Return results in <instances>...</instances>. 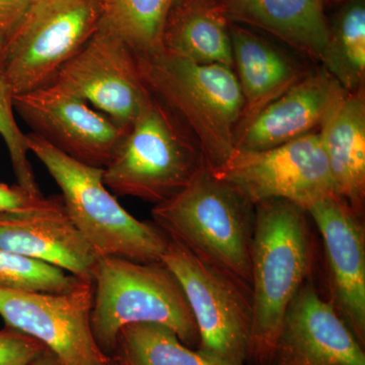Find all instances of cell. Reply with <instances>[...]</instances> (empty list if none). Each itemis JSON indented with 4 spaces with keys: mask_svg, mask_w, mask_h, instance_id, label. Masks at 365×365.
Listing matches in <instances>:
<instances>
[{
    "mask_svg": "<svg viewBox=\"0 0 365 365\" xmlns=\"http://www.w3.org/2000/svg\"><path fill=\"white\" fill-rule=\"evenodd\" d=\"M32 365H66L61 361V359L57 356L51 350L46 348L44 351L41 353L39 356L35 359Z\"/></svg>",
    "mask_w": 365,
    "mask_h": 365,
    "instance_id": "f1b7e54d",
    "label": "cell"
},
{
    "mask_svg": "<svg viewBox=\"0 0 365 365\" xmlns=\"http://www.w3.org/2000/svg\"><path fill=\"white\" fill-rule=\"evenodd\" d=\"M307 209L272 199L255 205L249 362L269 365L288 306L313 270L314 245Z\"/></svg>",
    "mask_w": 365,
    "mask_h": 365,
    "instance_id": "6da1fadb",
    "label": "cell"
},
{
    "mask_svg": "<svg viewBox=\"0 0 365 365\" xmlns=\"http://www.w3.org/2000/svg\"><path fill=\"white\" fill-rule=\"evenodd\" d=\"M217 4L230 23L266 31L323 66L331 34L326 0H217Z\"/></svg>",
    "mask_w": 365,
    "mask_h": 365,
    "instance_id": "ac0fdd59",
    "label": "cell"
},
{
    "mask_svg": "<svg viewBox=\"0 0 365 365\" xmlns=\"http://www.w3.org/2000/svg\"><path fill=\"white\" fill-rule=\"evenodd\" d=\"M93 279L91 333L108 356L114 353L120 330L132 324L168 327L182 343L196 349L195 319L179 280L163 262L101 257Z\"/></svg>",
    "mask_w": 365,
    "mask_h": 365,
    "instance_id": "277c9868",
    "label": "cell"
},
{
    "mask_svg": "<svg viewBox=\"0 0 365 365\" xmlns=\"http://www.w3.org/2000/svg\"><path fill=\"white\" fill-rule=\"evenodd\" d=\"M327 1H331V2H342V1H348V0H326Z\"/></svg>",
    "mask_w": 365,
    "mask_h": 365,
    "instance_id": "4dcf8cb0",
    "label": "cell"
},
{
    "mask_svg": "<svg viewBox=\"0 0 365 365\" xmlns=\"http://www.w3.org/2000/svg\"><path fill=\"white\" fill-rule=\"evenodd\" d=\"M269 365H365L364 347L312 277L287 307Z\"/></svg>",
    "mask_w": 365,
    "mask_h": 365,
    "instance_id": "5bb4252c",
    "label": "cell"
},
{
    "mask_svg": "<svg viewBox=\"0 0 365 365\" xmlns=\"http://www.w3.org/2000/svg\"><path fill=\"white\" fill-rule=\"evenodd\" d=\"M204 165L186 125L150 93L105 168L103 181L117 196L155 205L179 193Z\"/></svg>",
    "mask_w": 365,
    "mask_h": 365,
    "instance_id": "8992f818",
    "label": "cell"
},
{
    "mask_svg": "<svg viewBox=\"0 0 365 365\" xmlns=\"http://www.w3.org/2000/svg\"><path fill=\"white\" fill-rule=\"evenodd\" d=\"M49 85L93 105L125 130L150 96L135 53L102 21Z\"/></svg>",
    "mask_w": 365,
    "mask_h": 365,
    "instance_id": "30bf717a",
    "label": "cell"
},
{
    "mask_svg": "<svg viewBox=\"0 0 365 365\" xmlns=\"http://www.w3.org/2000/svg\"><path fill=\"white\" fill-rule=\"evenodd\" d=\"M26 135L29 151L61 189L69 217L98 258L162 262L169 237L155 222H140L120 205L103 181L104 169L74 160L32 132Z\"/></svg>",
    "mask_w": 365,
    "mask_h": 365,
    "instance_id": "5b68a950",
    "label": "cell"
},
{
    "mask_svg": "<svg viewBox=\"0 0 365 365\" xmlns=\"http://www.w3.org/2000/svg\"><path fill=\"white\" fill-rule=\"evenodd\" d=\"M33 1H36V0H32V2H33Z\"/></svg>",
    "mask_w": 365,
    "mask_h": 365,
    "instance_id": "836d02e7",
    "label": "cell"
},
{
    "mask_svg": "<svg viewBox=\"0 0 365 365\" xmlns=\"http://www.w3.org/2000/svg\"><path fill=\"white\" fill-rule=\"evenodd\" d=\"M163 51L234 69L230 23L217 0H180L165 26Z\"/></svg>",
    "mask_w": 365,
    "mask_h": 365,
    "instance_id": "ffe728a7",
    "label": "cell"
},
{
    "mask_svg": "<svg viewBox=\"0 0 365 365\" xmlns=\"http://www.w3.org/2000/svg\"><path fill=\"white\" fill-rule=\"evenodd\" d=\"M151 215L170 240L251 288L255 205L206 165Z\"/></svg>",
    "mask_w": 365,
    "mask_h": 365,
    "instance_id": "7a4b0ae2",
    "label": "cell"
},
{
    "mask_svg": "<svg viewBox=\"0 0 365 365\" xmlns=\"http://www.w3.org/2000/svg\"><path fill=\"white\" fill-rule=\"evenodd\" d=\"M0 249L93 279L98 256L72 222L62 197L43 207L0 213Z\"/></svg>",
    "mask_w": 365,
    "mask_h": 365,
    "instance_id": "9a60e30c",
    "label": "cell"
},
{
    "mask_svg": "<svg viewBox=\"0 0 365 365\" xmlns=\"http://www.w3.org/2000/svg\"><path fill=\"white\" fill-rule=\"evenodd\" d=\"M343 90L323 66L307 73L237 134L235 151L268 150L316 132Z\"/></svg>",
    "mask_w": 365,
    "mask_h": 365,
    "instance_id": "2e32d148",
    "label": "cell"
},
{
    "mask_svg": "<svg viewBox=\"0 0 365 365\" xmlns=\"http://www.w3.org/2000/svg\"><path fill=\"white\" fill-rule=\"evenodd\" d=\"M32 0H0V44H6L23 21Z\"/></svg>",
    "mask_w": 365,
    "mask_h": 365,
    "instance_id": "83f0119b",
    "label": "cell"
},
{
    "mask_svg": "<svg viewBox=\"0 0 365 365\" xmlns=\"http://www.w3.org/2000/svg\"><path fill=\"white\" fill-rule=\"evenodd\" d=\"M335 194L360 215L365 202V91L343 90L319 127Z\"/></svg>",
    "mask_w": 365,
    "mask_h": 365,
    "instance_id": "e0dca14e",
    "label": "cell"
},
{
    "mask_svg": "<svg viewBox=\"0 0 365 365\" xmlns=\"http://www.w3.org/2000/svg\"><path fill=\"white\" fill-rule=\"evenodd\" d=\"M45 349L39 341L14 329L0 330V365H32Z\"/></svg>",
    "mask_w": 365,
    "mask_h": 365,
    "instance_id": "484cf974",
    "label": "cell"
},
{
    "mask_svg": "<svg viewBox=\"0 0 365 365\" xmlns=\"http://www.w3.org/2000/svg\"><path fill=\"white\" fill-rule=\"evenodd\" d=\"M0 136L4 138L11 157L18 185L33 194H42L29 160L26 135L21 132L14 117V93L0 72Z\"/></svg>",
    "mask_w": 365,
    "mask_h": 365,
    "instance_id": "d4e9b609",
    "label": "cell"
},
{
    "mask_svg": "<svg viewBox=\"0 0 365 365\" xmlns=\"http://www.w3.org/2000/svg\"><path fill=\"white\" fill-rule=\"evenodd\" d=\"M184 1H198V0H184Z\"/></svg>",
    "mask_w": 365,
    "mask_h": 365,
    "instance_id": "1f68e13d",
    "label": "cell"
},
{
    "mask_svg": "<svg viewBox=\"0 0 365 365\" xmlns=\"http://www.w3.org/2000/svg\"><path fill=\"white\" fill-rule=\"evenodd\" d=\"M102 21L100 0H36L2 47L0 72L14 95L49 85Z\"/></svg>",
    "mask_w": 365,
    "mask_h": 365,
    "instance_id": "52a82bcc",
    "label": "cell"
},
{
    "mask_svg": "<svg viewBox=\"0 0 365 365\" xmlns=\"http://www.w3.org/2000/svg\"><path fill=\"white\" fill-rule=\"evenodd\" d=\"M93 294L91 279L60 294L0 287V316L6 327L39 341L66 365H113L91 333Z\"/></svg>",
    "mask_w": 365,
    "mask_h": 365,
    "instance_id": "8fae6325",
    "label": "cell"
},
{
    "mask_svg": "<svg viewBox=\"0 0 365 365\" xmlns=\"http://www.w3.org/2000/svg\"><path fill=\"white\" fill-rule=\"evenodd\" d=\"M14 111L54 148L88 165L105 169L127 130L58 86L14 95Z\"/></svg>",
    "mask_w": 365,
    "mask_h": 365,
    "instance_id": "7c38bea8",
    "label": "cell"
},
{
    "mask_svg": "<svg viewBox=\"0 0 365 365\" xmlns=\"http://www.w3.org/2000/svg\"><path fill=\"white\" fill-rule=\"evenodd\" d=\"M136 56L144 83L186 125L206 167H222L235 153L244 109L234 69L196 63L165 51Z\"/></svg>",
    "mask_w": 365,
    "mask_h": 365,
    "instance_id": "3957f363",
    "label": "cell"
},
{
    "mask_svg": "<svg viewBox=\"0 0 365 365\" xmlns=\"http://www.w3.org/2000/svg\"><path fill=\"white\" fill-rule=\"evenodd\" d=\"M234 71L244 98L237 134L307 72L284 53L247 29L230 23Z\"/></svg>",
    "mask_w": 365,
    "mask_h": 365,
    "instance_id": "d6986e66",
    "label": "cell"
},
{
    "mask_svg": "<svg viewBox=\"0 0 365 365\" xmlns=\"http://www.w3.org/2000/svg\"><path fill=\"white\" fill-rule=\"evenodd\" d=\"M180 0H100L102 21L138 56L163 51V37Z\"/></svg>",
    "mask_w": 365,
    "mask_h": 365,
    "instance_id": "7402d4cb",
    "label": "cell"
},
{
    "mask_svg": "<svg viewBox=\"0 0 365 365\" xmlns=\"http://www.w3.org/2000/svg\"><path fill=\"white\" fill-rule=\"evenodd\" d=\"M51 198L43 194H33L20 185L9 186L0 182V213L21 212L47 205Z\"/></svg>",
    "mask_w": 365,
    "mask_h": 365,
    "instance_id": "4316f807",
    "label": "cell"
},
{
    "mask_svg": "<svg viewBox=\"0 0 365 365\" xmlns=\"http://www.w3.org/2000/svg\"><path fill=\"white\" fill-rule=\"evenodd\" d=\"M81 280L51 264L0 249V287L60 294L71 292Z\"/></svg>",
    "mask_w": 365,
    "mask_h": 365,
    "instance_id": "cb8c5ba5",
    "label": "cell"
},
{
    "mask_svg": "<svg viewBox=\"0 0 365 365\" xmlns=\"http://www.w3.org/2000/svg\"><path fill=\"white\" fill-rule=\"evenodd\" d=\"M162 262L184 290L199 332L196 350L228 365H247L251 348V288L170 240Z\"/></svg>",
    "mask_w": 365,
    "mask_h": 365,
    "instance_id": "ba28073f",
    "label": "cell"
},
{
    "mask_svg": "<svg viewBox=\"0 0 365 365\" xmlns=\"http://www.w3.org/2000/svg\"><path fill=\"white\" fill-rule=\"evenodd\" d=\"M323 240L332 304L362 347L365 346V228L360 215L336 195L307 208Z\"/></svg>",
    "mask_w": 365,
    "mask_h": 365,
    "instance_id": "4fadbf2b",
    "label": "cell"
},
{
    "mask_svg": "<svg viewBox=\"0 0 365 365\" xmlns=\"http://www.w3.org/2000/svg\"><path fill=\"white\" fill-rule=\"evenodd\" d=\"M112 359L119 365H228L188 347L170 329L158 324L122 328Z\"/></svg>",
    "mask_w": 365,
    "mask_h": 365,
    "instance_id": "44dd1931",
    "label": "cell"
},
{
    "mask_svg": "<svg viewBox=\"0 0 365 365\" xmlns=\"http://www.w3.org/2000/svg\"><path fill=\"white\" fill-rule=\"evenodd\" d=\"M212 172L253 205L280 199L307 209L336 195L318 131L268 150L235 151Z\"/></svg>",
    "mask_w": 365,
    "mask_h": 365,
    "instance_id": "9c48e42d",
    "label": "cell"
},
{
    "mask_svg": "<svg viewBox=\"0 0 365 365\" xmlns=\"http://www.w3.org/2000/svg\"><path fill=\"white\" fill-rule=\"evenodd\" d=\"M324 68L347 91L364 88L365 6L364 0H348L335 24Z\"/></svg>",
    "mask_w": 365,
    "mask_h": 365,
    "instance_id": "603a6c76",
    "label": "cell"
},
{
    "mask_svg": "<svg viewBox=\"0 0 365 365\" xmlns=\"http://www.w3.org/2000/svg\"><path fill=\"white\" fill-rule=\"evenodd\" d=\"M1 60H2V45L0 44V67H1Z\"/></svg>",
    "mask_w": 365,
    "mask_h": 365,
    "instance_id": "f546056e",
    "label": "cell"
},
{
    "mask_svg": "<svg viewBox=\"0 0 365 365\" xmlns=\"http://www.w3.org/2000/svg\"><path fill=\"white\" fill-rule=\"evenodd\" d=\"M113 365H119V364H118L117 362L115 361V360H114V362H113Z\"/></svg>",
    "mask_w": 365,
    "mask_h": 365,
    "instance_id": "d6a6232c",
    "label": "cell"
}]
</instances>
